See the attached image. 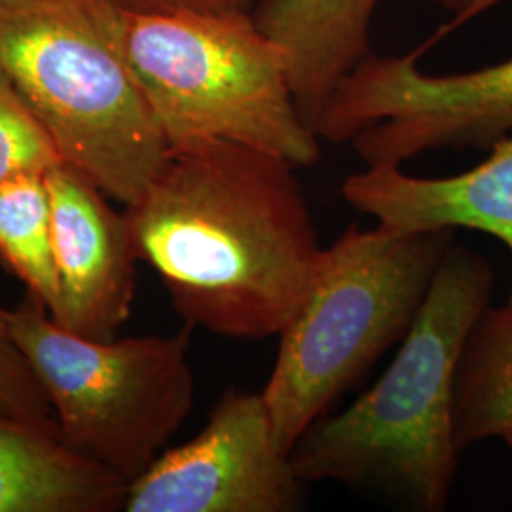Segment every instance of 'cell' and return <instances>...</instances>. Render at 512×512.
Returning <instances> with one entry per match:
<instances>
[{"instance_id":"cell-1","label":"cell","mask_w":512,"mask_h":512,"mask_svg":"<svg viewBox=\"0 0 512 512\" xmlns=\"http://www.w3.org/2000/svg\"><path fill=\"white\" fill-rule=\"evenodd\" d=\"M296 165L230 141L169 150L126 207L137 258L190 327L230 340L277 336L310 289L323 249Z\"/></svg>"},{"instance_id":"cell-2","label":"cell","mask_w":512,"mask_h":512,"mask_svg":"<svg viewBox=\"0 0 512 512\" xmlns=\"http://www.w3.org/2000/svg\"><path fill=\"white\" fill-rule=\"evenodd\" d=\"M494 283L490 260L452 243L380 380L294 442L296 475L306 484L382 495L410 511H446L461 454L454 433L459 359Z\"/></svg>"},{"instance_id":"cell-3","label":"cell","mask_w":512,"mask_h":512,"mask_svg":"<svg viewBox=\"0 0 512 512\" xmlns=\"http://www.w3.org/2000/svg\"><path fill=\"white\" fill-rule=\"evenodd\" d=\"M169 147L230 141L296 167L321 139L296 105L287 55L253 12L147 14L93 0Z\"/></svg>"},{"instance_id":"cell-4","label":"cell","mask_w":512,"mask_h":512,"mask_svg":"<svg viewBox=\"0 0 512 512\" xmlns=\"http://www.w3.org/2000/svg\"><path fill=\"white\" fill-rule=\"evenodd\" d=\"M452 243V230L351 224L323 249L308 293L277 334V359L262 391L287 454L403 342Z\"/></svg>"},{"instance_id":"cell-5","label":"cell","mask_w":512,"mask_h":512,"mask_svg":"<svg viewBox=\"0 0 512 512\" xmlns=\"http://www.w3.org/2000/svg\"><path fill=\"white\" fill-rule=\"evenodd\" d=\"M0 71L63 162L126 207L145 196L171 147L93 0H0Z\"/></svg>"},{"instance_id":"cell-6","label":"cell","mask_w":512,"mask_h":512,"mask_svg":"<svg viewBox=\"0 0 512 512\" xmlns=\"http://www.w3.org/2000/svg\"><path fill=\"white\" fill-rule=\"evenodd\" d=\"M8 325L50 401L59 437L128 486L188 420L196 393L194 327L92 340L57 325L31 293L8 310Z\"/></svg>"},{"instance_id":"cell-7","label":"cell","mask_w":512,"mask_h":512,"mask_svg":"<svg viewBox=\"0 0 512 512\" xmlns=\"http://www.w3.org/2000/svg\"><path fill=\"white\" fill-rule=\"evenodd\" d=\"M403 55L370 54L315 124L321 141L351 143L365 165H404L439 148H488L512 133V57L473 73L420 69L446 33Z\"/></svg>"},{"instance_id":"cell-8","label":"cell","mask_w":512,"mask_h":512,"mask_svg":"<svg viewBox=\"0 0 512 512\" xmlns=\"http://www.w3.org/2000/svg\"><path fill=\"white\" fill-rule=\"evenodd\" d=\"M306 482L275 437L262 393L228 389L202 433L128 486L124 512H296Z\"/></svg>"},{"instance_id":"cell-9","label":"cell","mask_w":512,"mask_h":512,"mask_svg":"<svg viewBox=\"0 0 512 512\" xmlns=\"http://www.w3.org/2000/svg\"><path fill=\"white\" fill-rule=\"evenodd\" d=\"M59 300L52 317L63 329L112 340L129 319L137 287V253L126 213L67 162L46 173Z\"/></svg>"},{"instance_id":"cell-10","label":"cell","mask_w":512,"mask_h":512,"mask_svg":"<svg viewBox=\"0 0 512 512\" xmlns=\"http://www.w3.org/2000/svg\"><path fill=\"white\" fill-rule=\"evenodd\" d=\"M342 194L391 230H475L505 243L512 255V133L458 175L416 177L403 165H366L344 181Z\"/></svg>"},{"instance_id":"cell-11","label":"cell","mask_w":512,"mask_h":512,"mask_svg":"<svg viewBox=\"0 0 512 512\" xmlns=\"http://www.w3.org/2000/svg\"><path fill=\"white\" fill-rule=\"evenodd\" d=\"M380 0H256L258 27L287 55L296 105L315 129L342 82L372 52Z\"/></svg>"},{"instance_id":"cell-12","label":"cell","mask_w":512,"mask_h":512,"mask_svg":"<svg viewBox=\"0 0 512 512\" xmlns=\"http://www.w3.org/2000/svg\"><path fill=\"white\" fill-rule=\"evenodd\" d=\"M128 482L82 458L55 423L0 414V512L124 511Z\"/></svg>"},{"instance_id":"cell-13","label":"cell","mask_w":512,"mask_h":512,"mask_svg":"<svg viewBox=\"0 0 512 512\" xmlns=\"http://www.w3.org/2000/svg\"><path fill=\"white\" fill-rule=\"evenodd\" d=\"M459 452L478 442L512 437V300L488 306L467 336L454 399Z\"/></svg>"},{"instance_id":"cell-14","label":"cell","mask_w":512,"mask_h":512,"mask_svg":"<svg viewBox=\"0 0 512 512\" xmlns=\"http://www.w3.org/2000/svg\"><path fill=\"white\" fill-rule=\"evenodd\" d=\"M0 256L52 315L59 285L46 173L21 175L0 184Z\"/></svg>"},{"instance_id":"cell-15","label":"cell","mask_w":512,"mask_h":512,"mask_svg":"<svg viewBox=\"0 0 512 512\" xmlns=\"http://www.w3.org/2000/svg\"><path fill=\"white\" fill-rule=\"evenodd\" d=\"M61 162L48 129L0 71V184L21 175L48 173Z\"/></svg>"},{"instance_id":"cell-16","label":"cell","mask_w":512,"mask_h":512,"mask_svg":"<svg viewBox=\"0 0 512 512\" xmlns=\"http://www.w3.org/2000/svg\"><path fill=\"white\" fill-rule=\"evenodd\" d=\"M0 414L21 420L55 423L54 412L35 372L21 355L0 304Z\"/></svg>"},{"instance_id":"cell-17","label":"cell","mask_w":512,"mask_h":512,"mask_svg":"<svg viewBox=\"0 0 512 512\" xmlns=\"http://www.w3.org/2000/svg\"><path fill=\"white\" fill-rule=\"evenodd\" d=\"M122 8L169 14V12H253L256 0H112Z\"/></svg>"},{"instance_id":"cell-18","label":"cell","mask_w":512,"mask_h":512,"mask_svg":"<svg viewBox=\"0 0 512 512\" xmlns=\"http://www.w3.org/2000/svg\"><path fill=\"white\" fill-rule=\"evenodd\" d=\"M440 4L442 8L450 10L454 14V23L461 27L463 23L471 21V19L492 10L497 4L505 2V0H433Z\"/></svg>"},{"instance_id":"cell-19","label":"cell","mask_w":512,"mask_h":512,"mask_svg":"<svg viewBox=\"0 0 512 512\" xmlns=\"http://www.w3.org/2000/svg\"><path fill=\"white\" fill-rule=\"evenodd\" d=\"M505 442H507V444H509V448H511V450H512V437H511V439L505 440Z\"/></svg>"}]
</instances>
